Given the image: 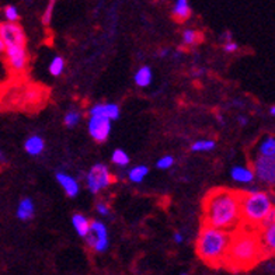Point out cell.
Listing matches in <instances>:
<instances>
[{"instance_id":"obj_1","label":"cell","mask_w":275,"mask_h":275,"mask_svg":"<svg viewBox=\"0 0 275 275\" xmlns=\"http://www.w3.org/2000/svg\"><path fill=\"white\" fill-rule=\"evenodd\" d=\"M240 194L229 188H215L203 198V223L233 232L241 225Z\"/></svg>"},{"instance_id":"obj_2","label":"cell","mask_w":275,"mask_h":275,"mask_svg":"<svg viewBox=\"0 0 275 275\" xmlns=\"http://www.w3.org/2000/svg\"><path fill=\"white\" fill-rule=\"evenodd\" d=\"M263 257L258 229L240 225L232 232L225 265L235 271H244L254 267Z\"/></svg>"},{"instance_id":"obj_3","label":"cell","mask_w":275,"mask_h":275,"mask_svg":"<svg viewBox=\"0 0 275 275\" xmlns=\"http://www.w3.org/2000/svg\"><path fill=\"white\" fill-rule=\"evenodd\" d=\"M230 238L232 232L203 223L197 239V254L205 264L211 267H222L226 261Z\"/></svg>"},{"instance_id":"obj_4","label":"cell","mask_w":275,"mask_h":275,"mask_svg":"<svg viewBox=\"0 0 275 275\" xmlns=\"http://www.w3.org/2000/svg\"><path fill=\"white\" fill-rule=\"evenodd\" d=\"M273 211H275L274 203L268 192L257 190V191H246L240 194L241 225L258 229L264 219Z\"/></svg>"},{"instance_id":"obj_5","label":"cell","mask_w":275,"mask_h":275,"mask_svg":"<svg viewBox=\"0 0 275 275\" xmlns=\"http://www.w3.org/2000/svg\"><path fill=\"white\" fill-rule=\"evenodd\" d=\"M4 60L9 72L14 77L24 76L28 69V51L27 44H10L4 47Z\"/></svg>"},{"instance_id":"obj_6","label":"cell","mask_w":275,"mask_h":275,"mask_svg":"<svg viewBox=\"0 0 275 275\" xmlns=\"http://www.w3.org/2000/svg\"><path fill=\"white\" fill-rule=\"evenodd\" d=\"M112 183H114V177H112L110 168L103 163L93 165L86 176V185H87L89 191L93 192V194H98L103 190H106Z\"/></svg>"},{"instance_id":"obj_7","label":"cell","mask_w":275,"mask_h":275,"mask_svg":"<svg viewBox=\"0 0 275 275\" xmlns=\"http://www.w3.org/2000/svg\"><path fill=\"white\" fill-rule=\"evenodd\" d=\"M86 244L97 253H104L110 246L107 226L101 220L90 222V232L86 235Z\"/></svg>"},{"instance_id":"obj_8","label":"cell","mask_w":275,"mask_h":275,"mask_svg":"<svg viewBox=\"0 0 275 275\" xmlns=\"http://www.w3.org/2000/svg\"><path fill=\"white\" fill-rule=\"evenodd\" d=\"M254 177L265 185H274L275 183V157L257 156L253 163Z\"/></svg>"},{"instance_id":"obj_9","label":"cell","mask_w":275,"mask_h":275,"mask_svg":"<svg viewBox=\"0 0 275 275\" xmlns=\"http://www.w3.org/2000/svg\"><path fill=\"white\" fill-rule=\"evenodd\" d=\"M112 121L108 120L106 117L100 115V114H93L90 115L89 122H87V129L90 136L96 141V142H106L112 129Z\"/></svg>"},{"instance_id":"obj_10","label":"cell","mask_w":275,"mask_h":275,"mask_svg":"<svg viewBox=\"0 0 275 275\" xmlns=\"http://www.w3.org/2000/svg\"><path fill=\"white\" fill-rule=\"evenodd\" d=\"M47 97V90L39 86H27L18 93V104L24 107H37L42 104Z\"/></svg>"},{"instance_id":"obj_11","label":"cell","mask_w":275,"mask_h":275,"mask_svg":"<svg viewBox=\"0 0 275 275\" xmlns=\"http://www.w3.org/2000/svg\"><path fill=\"white\" fill-rule=\"evenodd\" d=\"M258 238L264 256H271L275 250V222L267 223L258 229Z\"/></svg>"},{"instance_id":"obj_12","label":"cell","mask_w":275,"mask_h":275,"mask_svg":"<svg viewBox=\"0 0 275 275\" xmlns=\"http://www.w3.org/2000/svg\"><path fill=\"white\" fill-rule=\"evenodd\" d=\"M56 181L62 187V190L65 191V194L71 198H76L80 192V184L79 181L74 179L73 176L63 173V171H58L56 173Z\"/></svg>"},{"instance_id":"obj_13","label":"cell","mask_w":275,"mask_h":275,"mask_svg":"<svg viewBox=\"0 0 275 275\" xmlns=\"http://www.w3.org/2000/svg\"><path fill=\"white\" fill-rule=\"evenodd\" d=\"M89 114H90V115H93V114H100V115L106 117L108 120L115 121L120 118L121 110L120 106H117L115 103H98V104H94L93 107L90 108Z\"/></svg>"},{"instance_id":"obj_14","label":"cell","mask_w":275,"mask_h":275,"mask_svg":"<svg viewBox=\"0 0 275 275\" xmlns=\"http://www.w3.org/2000/svg\"><path fill=\"white\" fill-rule=\"evenodd\" d=\"M16 216H17V219H20L23 222L31 220L36 216V203H34V201L28 197L23 198L17 205Z\"/></svg>"},{"instance_id":"obj_15","label":"cell","mask_w":275,"mask_h":275,"mask_svg":"<svg viewBox=\"0 0 275 275\" xmlns=\"http://www.w3.org/2000/svg\"><path fill=\"white\" fill-rule=\"evenodd\" d=\"M24 150L27 155L30 156H39L45 150V141L39 135H31L25 139Z\"/></svg>"},{"instance_id":"obj_16","label":"cell","mask_w":275,"mask_h":275,"mask_svg":"<svg viewBox=\"0 0 275 275\" xmlns=\"http://www.w3.org/2000/svg\"><path fill=\"white\" fill-rule=\"evenodd\" d=\"M230 177L233 181L240 183V184H251L256 177L253 168L247 166H235L230 170Z\"/></svg>"},{"instance_id":"obj_17","label":"cell","mask_w":275,"mask_h":275,"mask_svg":"<svg viewBox=\"0 0 275 275\" xmlns=\"http://www.w3.org/2000/svg\"><path fill=\"white\" fill-rule=\"evenodd\" d=\"M171 14L177 21H185L191 17V6L188 0H174Z\"/></svg>"},{"instance_id":"obj_18","label":"cell","mask_w":275,"mask_h":275,"mask_svg":"<svg viewBox=\"0 0 275 275\" xmlns=\"http://www.w3.org/2000/svg\"><path fill=\"white\" fill-rule=\"evenodd\" d=\"M90 219L82 214H74L72 216V226L79 238H86V235L90 232Z\"/></svg>"},{"instance_id":"obj_19","label":"cell","mask_w":275,"mask_h":275,"mask_svg":"<svg viewBox=\"0 0 275 275\" xmlns=\"http://www.w3.org/2000/svg\"><path fill=\"white\" fill-rule=\"evenodd\" d=\"M152 80H153V72H152V68L150 66H142V68H139L136 73H135V76H133V82L135 84L138 86V87H147V86H150L152 83Z\"/></svg>"},{"instance_id":"obj_20","label":"cell","mask_w":275,"mask_h":275,"mask_svg":"<svg viewBox=\"0 0 275 275\" xmlns=\"http://www.w3.org/2000/svg\"><path fill=\"white\" fill-rule=\"evenodd\" d=\"M147 174H149V167L145 165H138L128 171V179L133 184H141L146 179Z\"/></svg>"},{"instance_id":"obj_21","label":"cell","mask_w":275,"mask_h":275,"mask_svg":"<svg viewBox=\"0 0 275 275\" xmlns=\"http://www.w3.org/2000/svg\"><path fill=\"white\" fill-rule=\"evenodd\" d=\"M258 155L275 157V138L267 135L258 145Z\"/></svg>"},{"instance_id":"obj_22","label":"cell","mask_w":275,"mask_h":275,"mask_svg":"<svg viewBox=\"0 0 275 275\" xmlns=\"http://www.w3.org/2000/svg\"><path fill=\"white\" fill-rule=\"evenodd\" d=\"M216 146V142L214 139H200V141H195L191 145L192 152H197V153H205V152H211L214 150Z\"/></svg>"},{"instance_id":"obj_23","label":"cell","mask_w":275,"mask_h":275,"mask_svg":"<svg viewBox=\"0 0 275 275\" xmlns=\"http://www.w3.org/2000/svg\"><path fill=\"white\" fill-rule=\"evenodd\" d=\"M48 71L54 77H59L60 74L63 73V71H65V59L60 55H55L52 58V60L49 62Z\"/></svg>"},{"instance_id":"obj_24","label":"cell","mask_w":275,"mask_h":275,"mask_svg":"<svg viewBox=\"0 0 275 275\" xmlns=\"http://www.w3.org/2000/svg\"><path fill=\"white\" fill-rule=\"evenodd\" d=\"M202 36L197 31V30H192V28H187L183 31V42L184 45L187 47H192V45H197L200 41H201Z\"/></svg>"},{"instance_id":"obj_25","label":"cell","mask_w":275,"mask_h":275,"mask_svg":"<svg viewBox=\"0 0 275 275\" xmlns=\"http://www.w3.org/2000/svg\"><path fill=\"white\" fill-rule=\"evenodd\" d=\"M111 162L118 167H127L129 165V156L124 149H115L111 155Z\"/></svg>"},{"instance_id":"obj_26","label":"cell","mask_w":275,"mask_h":275,"mask_svg":"<svg viewBox=\"0 0 275 275\" xmlns=\"http://www.w3.org/2000/svg\"><path fill=\"white\" fill-rule=\"evenodd\" d=\"M82 120V114L76 110H71L65 114L63 117V122L68 128H74L76 125H79V122Z\"/></svg>"},{"instance_id":"obj_27","label":"cell","mask_w":275,"mask_h":275,"mask_svg":"<svg viewBox=\"0 0 275 275\" xmlns=\"http://www.w3.org/2000/svg\"><path fill=\"white\" fill-rule=\"evenodd\" d=\"M56 1H58V0H48L47 7H45V10H44V14H42V24L44 25H49V23H51Z\"/></svg>"},{"instance_id":"obj_28","label":"cell","mask_w":275,"mask_h":275,"mask_svg":"<svg viewBox=\"0 0 275 275\" xmlns=\"http://www.w3.org/2000/svg\"><path fill=\"white\" fill-rule=\"evenodd\" d=\"M4 17H6V21H10V23H17L18 18H20V13L18 9L16 6H6L4 7Z\"/></svg>"},{"instance_id":"obj_29","label":"cell","mask_w":275,"mask_h":275,"mask_svg":"<svg viewBox=\"0 0 275 275\" xmlns=\"http://www.w3.org/2000/svg\"><path fill=\"white\" fill-rule=\"evenodd\" d=\"M174 166V157L173 156H163V157H160L157 162H156V167L159 168V170H168V168H171Z\"/></svg>"},{"instance_id":"obj_30","label":"cell","mask_w":275,"mask_h":275,"mask_svg":"<svg viewBox=\"0 0 275 275\" xmlns=\"http://www.w3.org/2000/svg\"><path fill=\"white\" fill-rule=\"evenodd\" d=\"M96 211H97V214L98 215H101V216H108L110 215V206H108L107 203L106 202H98L96 205Z\"/></svg>"},{"instance_id":"obj_31","label":"cell","mask_w":275,"mask_h":275,"mask_svg":"<svg viewBox=\"0 0 275 275\" xmlns=\"http://www.w3.org/2000/svg\"><path fill=\"white\" fill-rule=\"evenodd\" d=\"M223 49H225V52L227 54H235L238 49H239V45L235 42V41H225V44H223Z\"/></svg>"},{"instance_id":"obj_32","label":"cell","mask_w":275,"mask_h":275,"mask_svg":"<svg viewBox=\"0 0 275 275\" xmlns=\"http://www.w3.org/2000/svg\"><path fill=\"white\" fill-rule=\"evenodd\" d=\"M173 240H174V243H176V244H183V241H184V236H183V233L176 232V233L173 235Z\"/></svg>"},{"instance_id":"obj_33","label":"cell","mask_w":275,"mask_h":275,"mask_svg":"<svg viewBox=\"0 0 275 275\" xmlns=\"http://www.w3.org/2000/svg\"><path fill=\"white\" fill-rule=\"evenodd\" d=\"M238 122H239L240 127H246V125L249 124V118L244 117V115H240L239 118H238Z\"/></svg>"},{"instance_id":"obj_34","label":"cell","mask_w":275,"mask_h":275,"mask_svg":"<svg viewBox=\"0 0 275 275\" xmlns=\"http://www.w3.org/2000/svg\"><path fill=\"white\" fill-rule=\"evenodd\" d=\"M6 163H7V156L0 149V166H3V165H6Z\"/></svg>"},{"instance_id":"obj_35","label":"cell","mask_w":275,"mask_h":275,"mask_svg":"<svg viewBox=\"0 0 275 275\" xmlns=\"http://www.w3.org/2000/svg\"><path fill=\"white\" fill-rule=\"evenodd\" d=\"M159 55H160V58H167L168 55H170V51L168 49H160V52H159Z\"/></svg>"},{"instance_id":"obj_36","label":"cell","mask_w":275,"mask_h":275,"mask_svg":"<svg viewBox=\"0 0 275 275\" xmlns=\"http://www.w3.org/2000/svg\"><path fill=\"white\" fill-rule=\"evenodd\" d=\"M4 54V42H3V39L0 38V56Z\"/></svg>"},{"instance_id":"obj_37","label":"cell","mask_w":275,"mask_h":275,"mask_svg":"<svg viewBox=\"0 0 275 275\" xmlns=\"http://www.w3.org/2000/svg\"><path fill=\"white\" fill-rule=\"evenodd\" d=\"M223 39H225V41H230V39H232V34H230V33H225V34H223Z\"/></svg>"},{"instance_id":"obj_38","label":"cell","mask_w":275,"mask_h":275,"mask_svg":"<svg viewBox=\"0 0 275 275\" xmlns=\"http://www.w3.org/2000/svg\"><path fill=\"white\" fill-rule=\"evenodd\" d=\"M3 94H4V89H3V86L0 84V100L3 98Z\"/></svg>"},{"instance_id":"obj_39","label":"cell","mask_w":275,"mask_h":275,"mask_svg":"<svg viewBox=\"0 0 275 275\" xmlns=\"http://www.w3.org/2000/svg\"><path fill=\"white\" fill-rule=\"evenodd\" d=\"M270 115H273V117L275 115V107H274V106H273V107H270Z\"/></svg>"},{"instance_id":"obj_40","label":"cell","mask_w":275,"mask_h":275,"mask_svg":"<svg viewBox=\"0 0 275 275\" xmlns=\"http://www.w3.org/2000/svg\"><path fill=\"white\" fill-rule=\"evenodd\" d=\"M202 71H198V72H195L194 73V74H195V76H201V74H202Z\"/></svg>"}]
</instances>
